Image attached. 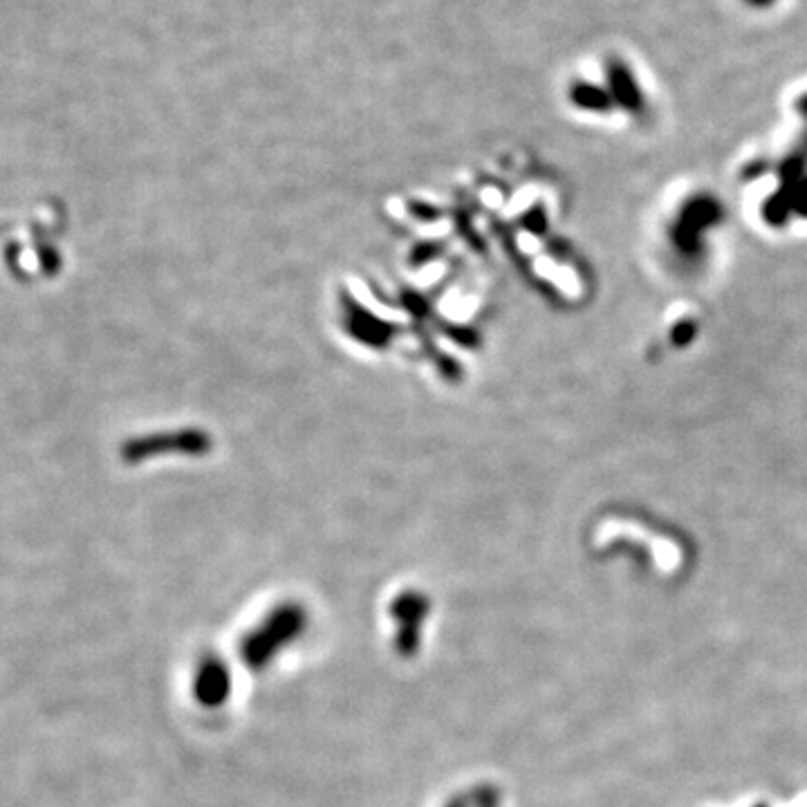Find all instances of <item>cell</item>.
I'll return each instance as SVG.
<instances>
[{"label":"cell","mask_w":807,"mask_h":807,"mask_svg":"<svg viewBox=\"0 0 807 807\" xmlns=\"http://www.w3.org/2000/svg\"><path fill=\"white\" fill-rule=\"evenodd\" d=\"M801 106H803V110H805V113H807V97L801 101Z\"/></svg>","instance_id":"cell-4"},{"label":"cell","mask_w":807,"mask_h":807,"mask_svg":"<svg viewBox=\"0 0 807 807\" xmlns=\"http://www.w3.org/2000/svg\"><path fill=\"white\" fill-rule=\"evenodd\" d=\"M570 95H572L574 104H579L581 108H588V110H606L610 106L608 92L592 86V83H577V86H572Z\"/></svg>","instance_id":"cell-2"},{"label":"cell","mask_w":807,"mask_h":807,"mask_svg":"<svg viewBox=\"0 0 807 807\" xmlns=\"http://www.w3.org/2000/svg\"><path fill=\"white\" fill-rule=\"evenodd\" d=\"M745 3L754 9H767V7H772L776 0H745Z\"/></svg>","instance_id":"cell-3"},{"label":"cell","mask_w":807,"mask_h":807,"mask_svg":"<svg viewBox=\"0 0 807 807\" xmlns=\"http://www.w3.org/2000/svg\"><path fill=\"white\" fill-rule=\"evenodd\" d=\"M606 72H608V83H610V95L615 97L621 106H626L628 110H637L639 104H642V95H639L637 81L626 63L619 59H610L606 63Z\"/></svg>","instance_id":"cell-1"}]
</instances>
